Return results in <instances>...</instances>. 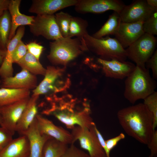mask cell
I'll return each instance as SVG.
<instances>
[{"instance_id":"1","label":"cell","mask_w":157,"mask_h":157,"mask_svg":"<svg viewBox=\"0 0 157 157\" xmlns=\"http://www.w3.org/2000/svg\"><path fill=\"white\" fill-rule=\"evenodd\" d=\"M48 102L47 115H53L68 129H72L76 126L90 128L95 124L87 100H78L68 94L61 97L54 94Z\"/></svg>"},{"instance_id":"2","label":"cell","mask_w":157,"mask_h":157,"mask_svg":"<svg viewBox=\"0 0 157 157\" xmlns=\"http://www.w3.org/2000/svg\"><path fill=\"white\" fill-rule=\"evenodd\" d=\"M117 116L119 124L128 135L144 144L149 143L154 130V118L143 103L122 109L118 111Z\"/></svg>"},{"instance_id":"3","label":"cell","mask_w":157,"mask_h":157,"mask_svg":"<svg viewBox=\"0 0 157 157\" xmlns=\"http://www.w3.org/2000/svg\"><path fill=\"white\" fill-rule=\"evenodd\" d=\"M156 87V82L151 76L149 69L136 65L134 71L126 78L124 96L134 104L153 93Z\"/></svg>"},{"instance_id":"4","label":"cell","mask_w":157,"mask_h":157,"mask_svg":"<svg viewBox=\"0 0 157 157\" xmlns=\"http://www.w3.org/2000/svg\"><path fill=\"white\" fill-rule=\"evenodd\" d=\"M49 46L47 58L55 65L65 66L83 51H88L84 38L62 37L50 42Z\"/></svg>"},{"instance_id":"5","label":"cell","mask_w":157,"mask_h":157,"mask_svg":"<svg viewBox=\"0 0 157 157\" xmlns=\"http://www.w3.org/2000/svg\"><path fill=\"white\" fill-rule=\"evenodd\" d=\"M83 38L88 51L99 56L98 58L122 61H126L127 58L125 49L115 38L106 37L97 39L88 33Z\"/></svg>"},{"instance_id":"6","label":"cell","mask_w":157,"mask_h":157,"mask_svg":"<svg viewBox=\"0 0 157 157\" xmlns=\"http://www.w3.org/2000/svg\"><path fill=\"white\" fill-rule=\"evenodd\" d=\"M44 76L43 80L33 90V94L40 96L50 93L56 94L65 91L71 85L69 76L65 67L48 66Z\"/></svg>"},{"instance_id":"7","label":"cell","mask_w":157,"mask_h":157,"mask_svg":"<svg viewBox=\"0 0 157 157\" xmlns=\"http://www.w3.org/2000/svg\"><path fill=\"white\" fill-rule=\"evenodd\" d=\"M157 40L154 36L144 33L125 49L127 58L136 65L145 67V64L155 51Z\"/></svg>"},{"instance_id":"8","label":"cell","mask_w":157,"mask_h":157,"mask_svg":"<svg viewBox=\"0 0 157 157\" xmlns=\"http://www.w3.org/2000/svg\"><path fill=\"white\" fill-rule=\"evenodd\" d=\"M95 125L90 128L75 126L71 133L74 142L78 140L81 147L88 151L90 157H106L97 135Z\"/></svg>"},{"instance_id":"9","label":"cell","mask_w":157,"mask_h":157,"mask_svg":"<svg viewBox=\"0 0 157 157\" xmlns=\"http://www.w3.org/2000/svg\"><path fill=\"white\" fill-rule=\"evenodd\" d=\"M29 26L30 32L35 36L41 35L48 40H53L63 37L54 14L37 15Z\"/></svg>"},{"instance_id":"10","label":"cell","mask_w":157,"mask_h":157,"mask_svg":"<svg viewBox=\"0 0 157 157\" xmlns=\"http://www.w3.org/2000/svg\"><path fill=\"white\" fill-rule=\"evenodd\" d=\"M125 5L119 0H77L75 6L80 13H101L112 10L119 14Z\"/></svg>"},{"instance_id":"11","label":"cell","mask_w":157,"mask_h":157,"mask_svg":"<svg viewBox=\"0 0 157 157\" xmlns=\"http://www.w3.org/2000/svg\"><path fill=\"white\" fill-rule=\"evenodd\" d=\"M157 9L149 6L145 0H136L125 5L119 14L122 22L133 23L147 19Z\"/></svg>"},{"instance_id":"12","label":"cell","mask_w":157,"mask_h":157,"mask_svg":"<svg viewBox=\"0 0 157 157\" xmlns=\"http://www.w3.org/2000/svg\"><path fill=\"white\" fill-rule=\"evenodd\" d=\"M30 97L7 105L0 106L1 120L0 126L14 135L17 122Z\"/></svg>"},{"instance_id":"13","label":"cell","mask_w":157,"mask_h":157,"mask_svg":"<svg viewBox=\"0 0 157 157\" xmlns=\"http://www.w3.org/2000/svg\"><path fill=\"white\" fill-rule=\"evenodd\" d=\"M97 61L106 76L115 79H121L126 78L136 67L134 63L126 61L107 60L98 58Z\"/></svg>"},{"instance_id":"14","label":"cell","mask_w":157,"mask_h":157,"mask_svg":"<svg viewBox=\"0 0 157 157\" xmlns=\"http://www.w3.org/2000/svg\"><path fill=\"white\" fill-rule=\"evenodd\" d=\"M144 22H122L114 35L115 38L125 49L144 33L142 26Z\"/></svg>"},{"instance_id":"15","label":"cell","mask_w":157,"mask_h":157,"mask_svg":"<svg viewBox=\"0 0 157 157\" xmlns=\"http://www.w3.org/2000/svg\"><path fill=\"white\" fill-rule=\"evenodd\" d=\"M36 118L38 129L42 133L68 145L74 143L71 133L56 125L51 120L40 115L38 114Z\"/></svg>"},{"instance_id":"16","label":"cell","mask_w":157,"mask_h":157,"mask_svg":"<svg viewBox=\"0 0 157 157\" xmlns=\"http://www.w3.org/2000/svg\"><path fill=\"white\" fill-rule=\"evenodd\" d=\"M77 0H33L28 11L37 15H54L58 11L75 6Z\"/></svg>"},{"instance_id":"17","label":"cell","mask_w":157,"mask_h":157,"mask_svg":"<svg viewBox=\"0 0 157 157\" xmlns=\"http://www.w3.org/2000/svg\"><path fill=\"white\" fill-rule=\"evenodd\" d=\"M24 135L26 136L29 142L28 157H43L44 145L49 139L52 138L40 132L36 117Z\"/></svg>"},{"instance_id":"18","label":"cell","mask_w":157,"mask_h":157,"mask_svg":"<svg viewBox=\"0 0 157 157\" xmlns=\"http://www.w3.org/2000/svg\"><path fill=\"white\" fill-rule=\"evenodd\" d=\"M36 76L27 70H22L14 76L3 79L1 87L12 89L34 90L37 86Z\"/></svg>"},{"instance_id":"19","label":"cell","mask_w":157,"mask_h":157,"mask_svg":"<svg viewBox=\"0 0 157 157\" xmlns=\"http://www.w3.org/2000/svg\"><path fill=\"white\" fill-rule=\"evenodd\" d=\"M24 26L19 27L14 36L9 40L5 56L0 66V76L3 78L13 76V56L15 49L18 42L22 40L25 33Z\"/></svg>"},{"instance_id":"20","label":"cell","mask_w":157,"mask_h":157,"mask_svg":"<svg viewBox=\"0 0 157 157\" xmlns=\"http://www.w3.org/2000/svg\"><path fill=\"white\" fill-rule=\"evenodd\" d=\"M21 0H10L8 10L10 14L11 28L9 40L15 35L17 28L20 26L30 25L34 20V16L27 15L20 12Z\"/></svg>"},{"instance_id":"21","label":"cell","mask_w":157,"mask_h":157,"mask_svg":"<svg viewBox=\"0 0 157 157\" xmlns=\"http://www.w3.org/2000/svg\"><path fill=\"white\" fill-rule=\"evenodd\" d=\"M39 95L32 94L17 124L16 132L24 135L38 114L37 102Z\"/></svg>"},{"instance_id":"22","label":"cell","mask_w":157,"mask_h":157,"mask_svg":"<svg viewBox=\"0 0 157 157\" xmlns=\"http://www.w3.org/2000/svg\"><path fill=\"white\" fill-rule=\"evenodd\" d=\"M30 146L25 135L13 139L0 152V157H28Z\"/></svg>"},{"instance_id":"23","label":"cell","mask_w":157,"mask_h":157,"mask_svg":"<svg viewBox=\"0 0 157 157\" xmlns=\"http://www.w3.org/2000/svg\"><path fill=\"white\" fill-rule=\"evenodd\" d=\"M30 91L26 89L0 88V106L7 105L30 97Z\"/></svg>"},{"instance_id":"24","label":"cell","mask_w":157,"mask_h":157,"mask_svg":"<svg viewBox=\"0 0 157 157\" xmlns=\"http://www.w3.org/2000/svg\"><path fill=\"white\" fill-rule=\"evenodd\" d=\"M121 22L119 14L114 11L101 28L92 36L95 38L99 39L109 35H114Z\"/></svg>"},{"instance_id":"25","label":"cell","mask_w":157,"mask_h":157,"mask_svg":"<svg viewBox=\"0 0 157 157\" xmlns=\"http://www.w3.org/2000/svg\"><path fill=\"white\" fill-rule=\"evenodd\" d=\"M17 64L22 69H26L35 75L44 76L45 74L46 69L43 67L39 60L28 51Z\"/></svg>"},{"instance_id":"26","label":"cell","mask_w":157,"mask_h":157,"mask_svg":"<svg viewBox=\"0 0 157 157\" xmlns=\"http://www.w3.org/2000/svg\"><path fill=\"white\" fill-rule=\"evenodd\" d=\"M68 145L53 138H51L45 142L43 150V157H61Z\"/></svg>"},{"instance_id":"27","label":"cell","mask_w":157,"mask_h":157,"mask_svg":"<svg viewBox=\"0 0 157 157\" xmlns=\"http://www.w3.org/2000/svg\"><path fill=\"white\" fill-rule=\"evenodd\" d=\"M11 28L10 14L8 10L0 16V49L4 55L9 41V37Z\"/></svg>"},{"instance_id":"28","label":"cell","mask_w":157,"mask_h":157,"mask_svg":"<svg viewBox=\"0 0 157 157\" xmlns=\"http://www.w3.org/2000/svg\"><path fill=\"white\" fill-rule=\"evenodd\" d=\"M87 21L81 17H72L70 22L68 37L76 36L80 38H83L88 33Z\"/></svg>"},{"instance_id":"29","label":"cell","mask_w":157,"mask_h":157,"mask_svg":"<svg viewBox=\"0 0 157 157\" xmlns=\"http://www.w3.org/2000/svg\"><path fill=\"white\" fill-rule=\"evenodd\" d=\"M56 23L63 37H68L72 16L68 13L61 11L55 15Z\"/></svg>"},{"instance_id":"30","label":"cell","mask_w":157,"mask_h":157,"mask_svg":"<svg viewBox=\"0 0 157 157\" xmlns=\"http://www.w3.org/2000/svg\"><path fill=\"white\" fill-rule=\"evenodd\" d=\"M143 104L152 114L154 118L153 129L157 126V92L155 91L144 99Z\"/></svg>"},{"instance_id":"31","label":"cell","mask_w":157,"mask_h":157,"mask_svg":"<svg viewBox=\"0 0 157 157\" xmlns=\"http://www.w3.org/2000/svg\"><path fill=\"white\" fill-rule=\"evenodd\" d=\"M142 28L145 33L154 36L157 35V10L144 22Z\"/></svg>"},{"instance_id":"32","label":"cell","mask_w":157,"mask_h":157,"mask_svg":"<svg viewBox=\"0 0 157 157\" xmlns=\"http://www.w3.org/2000/svg\"><path fill=\"white\" fill-rule=\"evenodd\" d=\"M27 51L26 45L21 40L16 46L13 53V63H17L26 55Z\"/></svg>"},{"instance_id":"33","label":"cell","mask_w":157,"mask_h":157,"mask_svg":"<svg viewBox=\"0 0 157 157\" xmlns=\"http://www.w3.org/2000/svg\"><path fill=\"white\" fill-rule=\"evenodd\" d=\"M61 157H90L87 154L75 146L71 144Z\"/></svg>"},{"instance_id":"34","label":"cell","mask_w":157,"mask_h":157,"mask_svg":"<svg viewBox=\"0 0 157 157\" xmlns=\"http://www.w3.org/2000/svg\"><path fill=\"white\" fill-rule=\"evenodd\" d=\"M13 135L7 129L0 126V152L13 139Z\"/></svg>"},{"instance_id":"35","label":"cell","mask_w":157,"mask_h":157,"mask_svg":"<svg viewBox=\"0 0 157 157\" xmlns=\"http://www.w3.org/2000/svg\"><path fill=\"white\" fill-rule=\"evenodd\" d=\"M26 45L28 51L39 60L44 47L34 42H30Z\"/></svg>"},{"instance_id":"36","label":"cell","mask_w":157,"mask_h":157,"mask_svg":"<svg viewBox=\"0 0 157 157\" xmlns=\"http://www.w3.org/2000/svg\"><path fill=\"white\" fill-rule=\"evenodd\" d=\"M147 68L151 69L153 78L154 79L157 78V50H156L151 57L146 62Z\"/></svg>"},{"instance_id":"37","label":"cell","mask_w":157,"mask_h":157,"mask_svg":"<svg viewBox=\"0 0 157 157\" xmlns=\"http://www.w3.org/2000/svg\"><path fill=\"white\" fill-rule=\"evenodd\" d=\"M150 151V156L157 157V131L154 130L149 143L147 145Z\"/></svg>"},{"instance_id":"38","label":"cell","mask_w":157,"mask_h":157,"mask_svg":"<svg viewBox=\"0 0 157 157\" xmlns=\"http://www.w3.org/2000/svg\"><path fill=\"white\" fill-rule=\"evenodd\" d=\"M125 138V135L123 133H121L117 136L105 140L107 149L110 152L112 150L121 140Z\"/></svg>"},{"instance_id":"39","label":"cell","mask_w":157,"mask_h":157,"mask_svg":"<svg viewBox=\"0 0 157 157\" xmlns=\"http://www.w3.org/2000/svg\"><path fill=\"white\" fill-rule=\"evenodd\" d=\"M94 129L99 143L104 150L106 153V157H110V152L108 151L107 149L105 140L102 134L97 128L96 124L94 126Z\"/></svg>"},{"instance_id":"40","label":"cell","mask_w":157,"mask_h":157,"mask_svg":"<svg viewBox=\"0 0 157 157\" xmlns=\"http://www.w3.org/2000/svg\"><path fill=\"white\" fill-rule=\"evenodd\" d=\"M10 0H0V16L8 10Z\"/></svg>"},{"instance_id":"41","label":"cell","mask_w":157,"mask_h":157,"mask_svg":"<svg viewBox=\"0 0 157 157\" xmlns=\"http://www.w3.org/2000/svg\"><path fill=\"white\" fill-rule=\"evenodd\" d=\"M148 4L150 6L157 9V0H147Z\"/></svg>"},{"instance_id":"42","label":"cell","mask_w":157,"mask_h":157,"mask_svg":"<svg viewBox=\"0 0 157 157\" xmlns=\"http://www.w3.org/2000/svg\"><path fill=\"white\" fill-rule=\"evenodd\" d=\"M4 58V56L0 52V64H1Z\"/></svg>"},{"instance_id":"43","label":"cell","mask_w":157,"mask_h":157,"mask_svg":"<svg viewBox=\"0 0 157 157\" xmlns=\"http://www.w3.org/2000/svg\"><path fill=\"white\" fill-rule=\"evenodd\" d=\"M1 115L0 114V125L1 123Z\"/></svg>"},{"instance_id":"44","label":"cell","mask_w":157,"mask_h":157,"mask_svg":"<svg viewBox=\"0 0 157 157\" xmlns=\"http://www.w3.org/2000/svg\"><path fill=\"white\" fill-rule=\"evenodd\" d=\"M0 77H1L0 76ZM1 80L0 79V86H1Z\"/></svg>"},{"instance_id":"45","label":"cell","mask_w":157,"mask_h":157,"mask_svg":"<svg viewBox=\"0 0 157 157\" xmlns=\"http://www.w3.org/2000/svg\"><path fill=\"white\" fill-rule=\"evenodd\" d=\"M148 157H151V156H149Z\"/></svg>"}]
</instances>
